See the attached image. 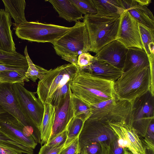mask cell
Instances as JSON below:
<instances>
[{"label":"cell","mask_w":154,"mask_h":154,"mask_svg":"<svg viewBox=\"0 0 154 154\" xmlns=\"http://www.w3.org/2000/svg\"><path fill=\"white\" fill-rule=\"evenodd\" d=\"M114 82L98 77L79 67L70 83L72 93L90 106L114 98Z\"/></svg>","instance_id":"obj_1"},{"label":"cell","mask_w":154,"mask_h":154,"mask_svg":"<svg viewBox=\"0 0 154 154\" xmlns=\"http://www.w3.org/2000/svg\"><path fill=\"white\" fill-rule=\"evenodd\" d=\"M51 43L57 55L77 67L79 56L90 51L91 49L86 26L79 20L68 32Z\"/></svg>","instance_id":"obj_2"},{"label":"cell","mask_w":154,"mask_h":154,"mask_svg":"<svg viewBox=\"0 0 154 154\" xmlns=\"http://www.w3.org/2000/svg\"><path fill=\"white\" fill-rule=\"evenodd\" d=\"M151 78L149 66L132 68L122 74L114 82L116 95L122 100L133 101L150 91Z\"/></svg>","instance_id":"obj_3"},{"label":"cell","mask_w":154,"mask_h":154,"mask_svg":"<svg viewBox=\"0 0 154 154\" xmlns=\"http://www.w3.org/2000/svg\"><path fill=\"white\" fill-rule=\"evenodd\" d=\"M120 17L86 14L83 18L91 43L90 51L97 54L103 47L116 40Z\"/></svg>","instance_id":"obj_4"},{"label":"cell","mask_w":154,"mask_h":154,"mask_svg":"<svg viewBox=\"0 0 154 154\" xmlns=\"http://www.w3.org/2000/svg\"><path fill=\"white\" fill-rule=\"evenodd\" d=\"M92 114L89 118L109 123L126 122L132 126V103L121 99L116 95L113 98L90 106Z\"/></svg>","instance_id":"obj_5"},{"label":"cell","mask_w":154,"mask_h":154,"mask_svg":"<svg viewBox=\"0 0 154 154\" xmlns=\"http://www.w3.org/2000/svg\"><path fill=\"white\" fill-rule=\"evenodd\" d=\"M77 70L78 67L71 63L65 64L48 70L38 82L36 92L43 104H51L56 91L65 84L71 81Z\"/></svg>","instance_id":"obj_6"},{"label":"cell","mask_w":154,"mask_h":154,"mask_svg":"<svg viewBox=\"0 0 154 154\" xmlns=\"http://www.w3.org/2000/svg\"><path fill=\"white\" fill-rule=\"evenodd\" d=\"M72 28L38 21H27L13 29L16 35L21 39L51 43L68 32Z\"/></svg>","instance_id":"obj_7"},{"label":"cell","mask_w":154,"mask_h":154,"mask_svg":"<svg viewBox=\"0 0 154 154\" xmlns=\"http://www.w3.org/2000/svg\"><path fill=\"white\" fill-rule=\"evenodd\" d=\"M24 83L12 84L17 105L23 114L32 125L40 130L44 111V105L35 93L24 87Z\"/></svg>","instance_id":"obj_8"},{"label":"cell","mask_w":154,"mask_h":154,"mask_svg":"<svg viewBox=\"0 0 154 154\" xmlns=\"http://www.w3.org/2000/svg\"><path fill=\"white\" fill-rule=\"evenodd\" d=\"M116 135L109 123L89 118L85 121L79 136L78 145L98 143L106 154L110 143Z\"/></svg>","instance_id":"obj_9"},{"label":"cell","mask_w":154,"mask_h":154,"mask_svg":"<svg viewBox=\"0 0 154 154\" xmlns=\"http://www.w3.org/2000/svg\"><path fill=\"white\" fill-rule=\"evenodd\" d=\"M137 21L125 10L120 16L116 40L126 48H143Z\"/></svg>","instance_id":"obj_10"},{"label":"cell","mask_w":154,"mask_h":154,"mask_svg":"<svg viewBox=\"0 0 154 154\" xmlns=\"http://www.w3.org/2000/svg\"><path fill=\"white\" fill-rule=\"evenodd\" d=\"M12 84L0 82V106L16 118L32 136H34L39 130L26 119L20 111L17 104Z\"/></svg>","instance_id":"obj_11"},{"label":"cell","mask_w":154,"mask_h":154,"mask_svg":"<svg viewBox=\"0 0 154 154\" xmlns=\"http://www.w3.org/2000/svg\"><path fill=\"white\" fill-rule=\"evenodd\" d=\"M0 130L17 141L34 149L37 143L14 117L8 112L0 116Z\"/></svg>","instance_id":"obj_12"},{"label":"cell","mask_w":154,"mask_h":154,"mask_svg":"<svg viewBox=\"0 0 154 154\" xmlns=\"http://www.w3.org/2000/svg\"><path fill=\"white\" fill-rule=\"evenodd\" d=\"M75 117L72 94L70 88L69 93L64 103L59 108L55 109L54 118L51 134L47 143L66 130Z\"/></svg>","instance_id":"obj_13"},{"label":"cell","mask_w":154,"mask_h":154,"mask_svg":"<svg viewBox=\"0 0 154 154\" xmlns=\"http://www.w3.org/2000/svg\"><path fill=\"white\" fill-rule=\"evenodd\" d=\"M127 51L123 45L115 40L103 47L94 57L122 70Z\"/></svg>","instance_id":"obj_14"},{"label":"cell","mask_w":154,"mask_h":154,"mask_svg":"<svg viewBox=\"0 0 154 154\" xmlns=\"http://www.w3.org/2000/svg\"><path fill=\"white\" fill-rule=\"evenodd\" d=\"M119 0L124 9L138 23L154 28L153 15L147 6L139 5L136 0Z\"/></svg>","instance_id":"obj_15"},{"label":"cell","mask_w":154,"mask_h":154,"mask_svg":"<svg viewBox=\"0 0 154 154\" xmlns=\"http://www.w3.org/2000/svg\"><path fill=\"white\" fill-rule=\"evenodd\" d=\"M83 69L98 77L114 82L122 72V69L95 57L92 63Z\"/></svg>","instance_id":"obj_16"},{"label":"cell","mask_w":154,"mask_h":154,"mask_svg":"<svg viewBox=\"0 0 154 154\" xmlns=\"http://www.w3.org/2000/svg\"><path fill=\"white\" fill-rule=\"evenodd\" d=\"M11 17L4 9H0V49L9 52L16 51L11 26Z\"/></svg>","instance_id":"obj_17"},{"label":"cell","mask_w":154,"mask_h":154,"mask_svg":"<svg viewBox=\"0 0 154 154\" xmlns=\"http://www.w3.org/2000/svg\"><path fill=\"white\" fill-rule=\"evenodd\" d=\"M154 96L150 91L132 102L131 116L133 121L143 118L154 117Z\"/></svg>","instance_id":"obj_18"},{"label":"cell","mask_w":154,"mask_h":154,"mask_svg":"<svg viewBox=\"0 0 154 154\" xmlns=\"http://www.w3.org/2000/svg\"><path fill=\"white\" fill-rule=\"evenodd\" d=\"M46 1L51 4L60 17L69 22H76L83 19L82 14L69 0H48Z\"/></svg>","instance_id":"obj_19"},{"label":"cell","mask_w":154,"mask_h":154,"mask_svg":"<svg viewBox=\"0 0 154 154\" xmlns=\"http://www.w3.org/2000/svg\"><path fill=\"white\" fill-rule=\"evenodd\" d=\"M149 66L147 54L143 49L136 48H128L125 60L122 69V72L140 66Z\"/></svg>","instance_id":"obj_20"},{"label":"cell","mask_w":154,"mask_h":154,"mask_svg":"<svg viewBox=\"0 0 154 154\" xmlns=\"http://www.w3.org/2000/svg\"><path fill=\"white\" fill-rule=\"evenodd\" d=\"M97 14L120 17L125 11L119 0H92Z\"/></svg>","instance_id":"obj_21"},{"label":"cell","mask_w":154,"mask_h":154,"mask_svg":"<svg viewBox=\"0 0 154 154\" xmlns=\"http://www.w3.org/2000/svg\"><path fill=\"white\" fill-rule=\"evenodd\" d=\"M5 7V10L12 17L14 27L27 21L25 16L26 2L24 0H2Z\"/></svg>","instance_id":"obj_22"},{"label":"cell","mask_w":154,"mask_h":154,"mask_svg":"<svg viewBox=\"0 0 154 154\" xmlns=\"http://www.w3.org/2000/svg\"><path fill=\"white\" fill-rule=\"evenodd\" d=\"M44 111L40 126L41 145L46 143L50 136L55 116V109L49 103L43 104Z\"/></svg>","instance_id":"obj_23"},{"label":"cell","mask_w":154,"mask_h":154,"mask_svg":"<svg viewBox=\"0 0 154 154\" xmlns=\"http://www.w3.org/2000/svg\"><path fill=\"white\" fill-rule=\"evenodd\" d=\"M0 65L28 66L26 58L17 51L9 52L0 49Z\"/></svg>","instance_id":"obj_24"},{"label":"cell","mask_w":154,"mask_h":154,"mask_svg":"<svg viewBox=\"0 0 154 154\" xmlns=\"http://www.w3.org/2000/svg\"><path fill=\"white\" fill-rule=\"evenodd\" d=\"M141 39L147 55L154 52V28L138 23Z\"/></svg>","instance_id":"obj_25"},{"label":"cell","mask_w":154,"mask_h":154,"mask_svg":"<svg viewBox=\"0 0 154 154\" xmlns=\"http://www.w3.org/2000/svg\"><path fill=\"white\" fill-rule=\"evenodd\" d=\"M24 54L28 65V68L26 73V77L33 82H35L38 79L41 80L48 70L36 65L33 63L29 55L27 46L25 47Z\"/></svg>","instance_id":"obj_26"},{"label":"cell","mask_w":154,"mask_h":154,"mask_svg":"<svg viewBox=\"0 0 154 154\" xmlns=\"http://www.w3.org/2000/svg\"><path fill=\"white\" fill-rule=\"evenodd\" d=\"M0 144L22 153L33 154V149L13 139L0 130Z\"/></svg>","instance_id":"obj_27"},{"label":"cell","mask_w":154,"mask_h":154,"mask_svg":"<svg viewBox=\"0 0 154 154\" xmlns=\"http://www.w3.org/2000/svg\"><path fill=\"white\" fill-rule=\"evenodd\" d=\"M86 120L75 116L66 129L67 138L64 145H66L79 137Z\"/></svg>","instance_id":"obj_28"},{"label":"cell","mask_w":154,"mask_h":154,"mask_svg":"<svg viewBox=\"0 0 154 154\" xmlns=\"http://www.w3.org/2000/svg\"><path fill=\"white\" fill-rule=\"evenodd\" d=\"M72 94L75 116L86 120L92 114L90 106Z\"/></svg>","instance_id":"obj_29"},{"label":"cell","mask_w":154,"mask_h":154,"mask_svg":"<svg viewBox=\"0 0 154 154\" xmlns=\"http://www.w3.org/2000/svg\"><path fill=\"white\" fill-rule=\"evenodd\" d=\"M29 81V80L26 77V74L16 71L5 70L0 71V82L24 83L25 82Z\"/></svg>","instance_id":"obj_30"},{"label":"cell","mask_w":154,"mask_h":154,"mask_svg":"<svg viewBox=\"0 0 154 154\" xmlns=\"http://www.w3.org/2000/svg\"><path fill=\"white\" fill-rule=\"evenodd\" d=\"M71 81L67 82L59 88L54 94L51 104L55 109L59 108L64 103L69 93Z\"/></svg>","instance_id":"obj_31"},{"label":"cell","mask_w":154,"mask_h":154,"mask_svg":"<svg viewBox=\"0 0 154 154\" xmlns=\"http://www.w3.org/2000/svg\"><path fill=\"white\" fill-rule=\"evenodd\" d=\"M82 14H94L97 11L92 0H69Z\"/></svg>","instance_id":"obj_32"},{"label":"cell","mask_w":154,"mask_h":154,"mask_svg":"<svg viewBox=\"0 0 154 154\" xmlns=\"http://www.w3.org/2000/svg\"><path fill=\"white\" fill-rule=\"evenodd\" d=\"M154 121V117H145L133 121L132 127L139 135L144 138L151 123Z\"/></svg>","instance_id":"obj_33"},{"label":"cell","mask_w":154,"mask_h":154,"mask_svg":"<svg viewBox=\"0 0 154 154\" xmlns=\"http://www.w3.org/2000/svg\"><path fill=\"white\" fill-rule=\"evenodd\" d=\"M78 152L86 154H105L100 144L93 142L78 145Z\"/></svg>","instance_id":"obj_34"},{"label":"cell","mask_w":154,"mask_h":154,"mask_svg":"<svg viewBox=\"0 0 154 154\" xmlns=\"http://www.w3.org/2000/svg\"><path fill=\"white\" fill-rule=\"evenodd\" d=\"M67 138L66 130L57 135L46 143L51 148H57L64 145Z\"/></svg>","instance_id":"obj_35"},{"label":"cell","mask_w":154,"mask_h":154,"mask_svg":"<svg viewBox=\"0 0 154 154\" xmlns=\"http://www.w3.org/2000/svg\"><path fill=\"white\" fill-rule=\"evenodd\" d=\"M126 148L119 146L118 139L116 135L111 141L106 154H126Z\"/></svg>","instance_id":"obj_36"},{"label":"cell","mask_w":154,"mask_h":154,"mask_svg":"<svg viewBox=\"0 0 154 154\" xmlns=\"http://www.w3.org/2000/svg\"><path fill=\"white\" fill-rule=\"evenodd\" d=\"M94 57L89 52L81 54L79 56L78 58L77 64L78 67L84 69L92 63Z\"/></svg>","instance_id":"obj_37"},{"label":"cell","mask_w":154,"mask_h":154,"mask_svg":"<svg viewBox=\"0 0 154 154\" xmlns=\"http://www.w3.org/2000/svg\"><path fill=\"white\" fill-rule=\"evenodd\" d=\"M78 137L68 144L64 145L59 154H77L78 152Z\"/></svg>","instance_id":"obj_38"},{"label":"cell","mask_w":154,"mask_h":154,"mask_svg":"<svg viewBox=\"0 0 154 154\" xmlns=\"http://www.w3.org/2000/svg\"><path fill=\"white\" fill-rule=\"evenodd\" d=\"M149 63L151 83L150 92L152 96H154V52L147 55Z\"/></svg>","instance_id":"obj_39"},{"label":"cell","mask_w":154,"mask_h":154,"mask_svg":"<svg viewBox=\"0 0 154 154\" xmlns=\"http://www.w3.org/2000/svg\"><path fill=\"white\" fill-rule=\"evenodd\" d=\"M64 146L57 148H51L45 143L42 146L38 154H59Z\"/></svg>","instance_id":"obj_40"},{"label":"cell","mask_w":154,"mask_h":154,"mask_svg":"<svg viewBox=\"0 0 154 154\" xmlns=\"http://www.w3.org/2000/svg\"><path fill=\"white\" fill-rule=\"evenodd\" d=\"M22 153L0 144V154H22Z\"/></svg>","instance_id":"obj_41"},{"label":"cell","mask_w":154,"mask_h":154,"mask_svg":"<svg viewBox=\"0 0 154 154\" xmlns=\"http://www.w3.org/2000/svg\"><path fill=\"white\" fill-rule=\"evenodd\" d=\"M137 2L139 5L147 6L151 3L150 0H136Z\"/></svg>","instance_id":"obj_42"},{"label":"cell","mask_w":154,"mask_h":154,"mask_svg":"<svg viewBox=\"0 0 154 154\" xmlns=\"http://www.w3.org/2000/svg\"><path fill=\"white\" fill-rule=\"evenodd\" d=\"M7 112L4 110L2 107L0 106V116L3 115Z\"/></svg>","instance_id":"obj_43"},{"label":"cell","mask_w":154,"mask_h":154,"mask_svg":"<svg viewBox=\"0 0 154 154\" xmlns=\"http://www.w3.org/2000/svg\"><path fill=\"white\" fill-rule=\"evenodd\" d=\"M77 154H86L84 153H82V152H78Z\"/></svg>","instance_id":"obj_44"},{"label":"cell","mask_w":154,"mask_h":154,"mask_svg":"<svg viewBox=\"0 0 154 154\" xmlns=\"http://www.w3.org/2000/svg\"></svg>","instance_id":"obj_45"},{"label":"cell","mask_w":154,"mask_h":154,"mask_svg":"<svg viewBox=\"0 0 154 154\" xmlns=\"http://www.w3.org/2000/svg\"></svg>","instance_id":"obj_46"}]
</instances>
